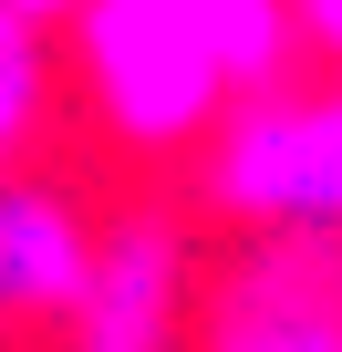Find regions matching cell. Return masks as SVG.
I'll return each mask as SVG.
<instances>
[{"label":"cell","instance_id":"1","mask_svg":"<svg viewBox=\"0 0 342 352\" xmlns=\"http://www.w3.org/2000/svg\"><path fill=\"white\" fill-rule=\"evenodd\" d=\"M63 63L83 135L125 166H197V145L239 104L228 52L166 0H83L63 21Z\"/></svg>","mask_w":342,"mask_h":352},{"label":"cell","instance_id":"2","mask_svg":"<svg viewBox=\"0 0 342 352\" xmlns=\"http://www.w3.org/2000/svg\"><path fill=\"white\" fill-rule=\"evenodd\" d=\"M197 208L239 239H332L342 249V83L290 73L228 104L197 145Z\"/></svg>","mask_w":342,"mask_h":352},{"label":"cell","instance_id":"3","mask_svg":"<svg viewBox=\"0 0 342 352\" xmlns=\"http://www.w3.org/2000/svg\"><path fill=\"white\" fill-rule=\"evenodd\" d=\"M208 321V259H197V218L135 197L104 218V259L83 280V311L63 321V352H197Z\"/></svg>","mask_w":342,"mask_h":352},{"label":"cell","instance_id":"4","mask_svg":"<svg viewBox=\"0 0 342 352\" xmlns=\"http://www.w3.org/2000/svg\"><path fill=\"white\" fill-rule=\"evenodd\" d=\"M94 259H104V218L83 208L73 176H52V166L0 176V342H32V331L63 342Z\"/></svg>","mask_w":342,"mask_h":352},{"label":"cell","instance_id":"5","mask_svg":"<svg viewBox=\"0 0 342 352\" xmlns=\"http://www.w3.org/2000/svg\"><path fill=\"white\" fill-rule=\"evenodd\" d=\"M197 352H342V249L332 239H249L208 280Z\"/></svg>","mask_w":342,"mask_h":352},{"label":"cell","instance_id":"6","mask_svg":"<svg viewBox=\"0 0 342 352\" xmlns=\"http://www.w3.org/2000/svg\"><path fill=\"white\" fill-rule=\"evenodd\" d=\"M63 104H73V63H63V32L0 0V176L42 166V145H52Z\"/></svg>","mask_w":342,"mask_h":352},{"label":"cell","instance_id":"7","mask_svg":"<svg viewBox=\"0 0 342 352\" xmlns=\"http://www.w3.org/2000/svg\"><path fill=\"white\" fill-rule=\"evenodd\" d=\"M166 11H187L218 52H228V73H239V94H259V83H290L311 52H301V11L290 0H166Z\"/></svg>","mask_w":342,"mask_h":352},{"label":"cell","instance_id":"8","mask_svg":"<svg viewBox=\"0 0 342 352\" xmlns=\"http://www.w3.org/2000/svg\"><path fill=\"white\" fill-rule=\"evenodd\" d=\"M290 11H301V52L342 83V0H290Z\"/></svg>","mask_w":342,"mask_h":352},{"label":"cell","instance_id":"9","mask_svg":"<svg viewBox=\"0 0 342 352\" xmlns=\"http://www.w3.org/2000/svg\"><path fill=\"white\" fill-rule=\"evenodd\" d=\"M11 11H32V21H52V32H63V21L83 11V0H11Z\"/></svg>","mask_w":342,"mask_h":352}]
</instances>
